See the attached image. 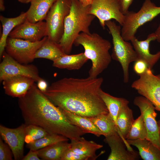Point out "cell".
Listing matches in <instances>:
<instances>
[{
  "instance_id": "1",
  "label": "cell",
  "mask_w": 160,
  "mask_h": 160,
  "mask_svg": "<svg viewBox=\"0 0 160 160\" xmlns=\"http://www.w3.org/2000/svg\"><path fill=\"white\" fill-rule=\"evenodd\" d=\"M102 77L64 78L42 92L55 105L76 115L90 118L109 113L99 92Z\"/></svg>"
},
{
  "instance_id": "2",
  "label": "cell",
  "mask_w": 160,
  "mask_h": 160,
  "mask_svg": "<svg viewBox=\"0 0 160 160\" xmlns=\"http://www.w3.org/2000/svg\"><path fill=\"white\" fill-rule=\"evenodd\" d=\"M18 105L26 124H33L50 134L76 140L85 134L72 124L62 110L54 105L35 83L23 96L18 98Z\"/></svg>"
},
{
  "instance_id": "3",
  "label": "cell",
  "mask_w": 160,
  "mask_h": 160,
  "mask_svg": "<svg viewBox=\"0 0 160 160\" xmlns=\"http://www.w3.org/2000/svg\"><path fill=\"white\" fill-rule=\"evenodd\" d=\"M74 44L82 45L84 54L92 63L89 71V77H97L109 66L112 57L109 50L112 45L108 40L96 33H81L75 40Z\"/></svg>"
},
{
  "instance_id": "4",
  "label": "cell",
  "mask_w": 160,
  "mask_h": 160,
  "mask_svg": "<svg viewBox=\"0 0 160 160\" xmlns=\"http://www.w3.org/2000/svg\"><path fill=\"white\" fill-rule=\"evenodd\" d=\"M71 0V10L65 19L64 32L59 43L66 54L71 53L80 32L90 33L89 27L95 17L89 12L90 5L84 7L78 0Z\"/></svg>"
},
{
  "instance_id": "5",
  "label": "cell",
  "mask_w": 160,
  "mask_h": 160,
  "mask_svg": "<svg viewBox=\"0 0 160 160\" xmlns=\"http://www.w3.org/2000/svg\"><path fill=\"white\" fill-rule=\"evenodd\" d=\"M105 24L112 38L113 47L112 58L121 64L123 71L124 82L127 83L129 80V65L132 62L139 60L138 55L132 44L122 38L120 25L111 20L106 21Z\"/></svg>"
},
{
  "instance_id": "6",
  "label": "cell",
  "mask_w": 160,
  "mask_h": 160,
  "mask_svg": "<svg viewBox=\"0 0 160 160\" xmlns=\"http://www.w3.org/2000/svg\"><path fill=\"white\" fill-rule=\"evenodd\" d=\"M160 14V7H157L151 0H144L137 12L129 11L124 15L125 18L121 29L123 39L129 41L134 37L138 28L153 20Z\"/></svg>"
},
{
  "instance_id": "7",
  "label": "cell",
  "mask_w": 160,
  "mask_h": 160,
  "mask_svg": "<svg viewBox=\"0 0 160 160\" xmlns=\"http://www.w3.org/2000/svg\"><path fill=\"white\" fill-rule=\"evenodd\" d=\"M71 4V0H57L50 9L45 19L49 39L59 43L64 32V20Z\"/></svg>"
},
{
  "instance_id": "8",
  "label": "cell",
  "mask_w": 160,
  "mask_h": 160,
  "mask_svg": "<svg viewBox=\"0 0 160 160\" xmlns=\"http://www.w3.org/2000/svg\"><path fill=\"white\" fill-rule=\"evenodd\" d=\"M47 38V36L36 42L8 37L5 51L18 62L27 64L35 59V54Z\"/></svg>"
},
{
  "instance_id": "9",
  "label": "cell",
  "mask_w": 160,
  "mask_h": 160,
  "mask_svg": "<svg viewBox=\"0 0 160 160\" xmlns=\"http://www.w3.org/2000/svg\"><path fill=\"white\" fill-rule=\"evenodd\" d=\"M132 84V87L149 100L160 112V74L154 75L148 68Z\"/></svg>"
},
{
  "instance_id": "10",
  "label": "cell",
  "mask_w": 160,
  "mask_h": 160,
  "mask_svg": "<svg viewBox=\"0 0 160 160\" xmlns=\"http://www.w3.org/2000/svg\"><path fill=\"white\" fill-rule=\"evenodd\" d=\"M0 64V80L17 76H23L33 79L35 81L42 79L39 76L37 67L32 64L20 63L9 55L5 51L3 54Z\"/></svg>"
},
{
  "instance_id": "11",
  "label": "cell",
  "mask_w": 160,
  "mask_h": 160,
  "mask_svg": "<svg viewBox=\"0 0 160 160\" xmlns=\"http://www.w3.org/2000/svg\"><path fill=\"white\" fill-rule=\"evenodd\" d=\"M89 12L98 18L103 29L105 22L112 19L121 26L124 23L125 16L121 11L118 0H93Z\"/></svg>"
},
{
  "instance_id": "12",
  "label": "cell",
  "mask_w": 160,
  "mask_h": 160,
  "mask_svg": "<svg viewBox=\"0 0 160 160\" xmlns=\"http://www.w3.org/2000/svg\"><path fill=\"white\" fill-rule=\"evenodd\" d=\"M134 103L139 108L143 116L147 132L146 139L160 149V135L156 119L157 113L154 105L149 100L142 96L135 97Z\"/></svg>"
},
{
  "instance_id": "13",
  "label": "cell",
  "mask_w": 160,
  "mask_h": 160,
  "mask_svg": "<svg viewBox=\"0 0 160 160\" xmlns=\"http://www.w3.org/2000/svg\"><path fill=\"white\" fill-rule=\"evenodd\" d=\"M70 144L61 160H95L99 156L96 155V151L103 147L102 145L93 141H87L82 137L71 141Z\"/></svg>"
},
{
  "instance_id": "14",
  "label": "cell",
  "mask_w": 160,
  "mask_h": 160,
  "mask_svg": "<svg viewBox=\"0 0 160 160\" xmlns=\"http://www.w3.org/2000/svg\"><path fill=\"white\" fill-rule=\"evenodd\" d=\"M25 125L22 124L15 128L0 125V137L11 148L15 160H22L24 157Z\"/></svg>"
},
{
  "instance_id": "15",
  "label": "cell",
  "mask_w": 160,
  "mask_h": 160,
  "mask_svg": "<svg viewBox=\"0 0 160 160\" xmlns=\"http://www.w3.org/2000/svg\"><path fill=\"white\" fill-rule=\"evenodd\" d=\"M46 36L47 29L45 21H40L32 23L26 19L23 23L15 27L8 37L36 42Z\"/></svg>"
},
{
  "instance_id": "16",
  "label": "cell",
  "mask_w": 160,
  "mask_h": 160,
  "mask_svg": "<svg viewBox=\"0 0 160 160\" xmlns=\"http://www.w3.org/2000/svg\"><path fill=\"white\" fill-rule=\"evenodd\" d=\"M109 146L111 153L108 160H135L137 159L138 153L118 134L105 137L104 140Z\"/></svg>"
},
{
  "instance_id": "17",
  "label": "cell",
  "mask_w": 160,
  "mask_h": 160,
  "mask_svg": "<svg viewBox=\"0 0 160 160\" xmlns=\"http://www.w3.org/2000/svg\"><path fill=\"white\" fill-rule=\"evenodd\" d=\"M35 82L31 78L17 76L3 80L2 84L5 94L12 97L19 98L26 94Z\"/></svg>"
},
{
  "instance_id": "18",
  "label": "cell",
  "mask_w": 160,
  "mask_h": 160,
  "mask_svg": "<svg viewBox=\"0 0 160 160\" xmlns=\"http://www.w3.org/2000/svg\"><path fill=\"white\" fill-rule=\"evenodd\" d=\"M156 40V35L155 33H153L149 34L144 40L139 41L135 36L130 41L138 55L139 59L145 61L148 68L151 69L160 58V51L152 54L150 53L149 50L151 42Z\"/></svg>"
},
{
  "instance_id": "19",
  "label": "cell",
  "mask_w": 160,
  "mask_h": 160,
  "mask_svg": "<svg viewBox=\"0 0 160 160\" xmlns=\"http://www.w3.org/2000/svg\"><path fill=\"white\" fill-rule=\"evenodd\" d=\"M57 0H32L26 12V20L35 23L45 20L50 9Z\"/></svg>"
},
{
  "instance_id": "20",
  "label": "cell",
  "mask_w": 160,
  "mask_h": 160,
  "mask_svg": "<svg viewBox=\"0 0 160 160\" xmlns=\"http://www.w3.org/2000/svg\"><path fill=\"white\" fill-rule=\"evenodd\" d=\"M26 19V12H22L18 16L12 18L0 16L2 31L0 39V57L1 58L5 50L7 41L10 33L17 25L24 22Z\"/></svg>"
},
{
  "instance_id": "21",
  "label": "cell",
  "mask_w": 160,
  "mask_h": 160,
  "mask_svg": "<svg viewBox=\"0 0 160 160\" xmlns=\"http://www.w3.org/2000/svg\"><path fill=\"white\" fill-rule=\"evenodd\" d=\"M127 143L136 147L144 160H160V149L146 139L126 140Z\"/></svg>"
},
{
  "instance_id": "22",
  "label": "cell",
  "mask_w": 160,
  "mask_h": 160,
  "mask_svg": "<svg viewBox=\"0 0 160 160\" xmlns=\"http://www.w3.org/2000/svg\"><path fill=\"white\" fill-rule=\"evenodd\" d=\"M88 60L84 52L72 55L65 54L53 61L52 65L60 69L78 70Z\"/></svg>"
},
{
  "instance_id": "23",
  "label": "cell",
  "mask_w": 160,
  "mask_h": 160,
  "mask_svg": "<svg viewBox=\"0 0 160 160\" xmlns=\"http://www.w3.org/2000/svg\"><path fill=\"white\" fill-rule=\"evenodd\" d=\"M129 102L123 104L120 108L117 118L118 133L124 140H126L134 121L133 111L129 107Z\"/></svg>"
},
{
  "instance_id": "24",
  "label": "cell",
  "mask_w": 160,
  "mask_h": 160,
  "mask_svg": "<svg viewBox=\"0 0 160 160\" xmlns=\"http://www.w3.org/2000/svg\"><path fill=\"white\" fill-rule=\"evenodd\" d=\"M68 141H60L37 150L39 157L44 160H61L70 146Z\"/></svg>"
},
{
  "instance_id": "25",
  "label": "cell",
  "mask_w": 160,
  "mask_h": 160,
  "mask_svg": "<svg viewBox=\"0 0 160 160\" xmlns=\"http://www.w3.org/2000/svg\"><path fill=\"white\" fill-rule=\"evenodd\" d=\"M61 109L71 123L79 128L85 134L91 133L98 137L103 135L102 132L88 118Z\"/></svg>"
},
{
  "instance_id": "26",
  "label": "cell",
  "mask_w": 160,
  "mask_h": 160,
  "mask_svg": "<svg viewBox=\"0 0 160 160\" xmlns=\"http://www.w3.org/2000/svg\"><path fill=\"white\" fill-rule=\"evenodd\" d=\"M65 54L60 43L51 40L47 37L36 51L35 58H45L53 61Z\"/></svg>"
},
{
  "instance_id": "27",
  "label": "cell",
  "mask_w": 160,
  "mask_h": 160,
  "mask_svg": "<svg viewBox=\"0 0 160 160\" xmlns=\"http://www.w3.org/2000/svg\"><path fill=\"white\" fill-rule=\"evenodd\" d=\"M88 118L102 132L105 137L118 133L116 125L109 113Z\"/></svg>"
},
{
  "instance_id": "28",
  "label": "cell",
  "mask_w": 160,
  "mask_h": 160,
  "mask_svg": "<svg viewBox=\"0 0 160 160\" xmlns=\"http://www.w3.org/2000/svg\"><path fill=\"white\" fill-rule=\"evenodd\" d=\"M99 94L116 125L117 118L119 111L122 106L129 101L124 98L113 96L104 92L101 89Z\"/></svg>"
},
{
  "instance_id": "29",
  "label": "cell",
  "mask_w": 160,
  "mask_h": 160,
  "mask_svg": "<svg viewBox=\"0 0 160 160\" xmlns=\"http://www.w3.org/2000/svg\"><path fill=\"white\" fill-rule=\"evenodd\" d=\"M69 139L64 136L58 134H48L33 142L27 144L26 147L34 151L45 147L53 144Z\"/></svg>"
},
{
  "instance_id": "30",
  "label": "cell",
  "mask_w": 160,
  "mask_h": 160,
  "mask_svg": "<svg viewBox=\"0 0 160 160\" xmlns=\"http://www.w3.org/2000/svg\"><path fill=\"white\" fill-rule=\"evenodd\" d=\"M147 132L142 115L133 121L126 140L146 139Z\"/></svg>"
},
{
  "instance_id": "31",
  "label": "cell",
  "mask_w": 160,
  "mask_h": 160,
  "mask_svg": "<svg viewBox=\"0 0 160 160\" xmlns=\"http://www.w3.org/2000/svg\"><path fill=\"white\" fill-rule=\"evenodd\" d=\"M25 125V143L26 144L33 142L49 134L44 129L39 126L33 124Z\"/></svg>"
},
{
  "instance_id": "32",
  "label": "cell",
  "mask_w": 160,
  "mask_h": 160,
  "mask_svg": "<svg viewBox=\"0 0 160 160\" xmlns=\"http://www.w3.org/2000/svg\"><path fill=\"white\" fill-rule=\"evenodd\" d=\"M12 151L9 146L0 138V160H13Z\"/></svg>"
},
{
  "instance_id": "33",
  "label": "cell",
  "mask_w": 160,
  "mask_h": 160,
  "mask_svg": "<svg viewBox=\"0 0 160 160\" xmlns=\"http://www.w3.org/2000/svg\"><path fill=\"white\" fill-rule=\"evenodd\" d=\"M148 68L146 63L141 59L135 61L133 66L135 72L139 76L144 73Z\"/></svg>"
},
{
  "instance_id": "34",
  "label": "cell",
  "mask_w": 160,
  "mask_h": 160,
  "mask_svg": "<svg viewBox=\"0 0 160 160\" xmlns=\"http://www.w3.org/2000/svg\"><path fill=\"white\" fill-rule=\"evenodd\" d=\"M120 5L121 10L124 15L129 11V9L133 0H118Z\"/></svg>"
},
{
  "instance_id": "35",
  "label": "cell",
  "mask_w": 160,
  "mask_h": 160,
  "mask_svg": "<svg viewBox=\"0 0 160 160\" xmlns=\"http://www.w3.org/2000/svg\"><path fill=\"white\" fill-rule=\"evenodd\" d=\"M22 160H41L39 157L37 151H34L30 149L28 153L24 156Z\"/></svg>"
},
{
  "instance_id": "36",
  "label": "cell",
  "mask_w": 160,
  "mask_h": 160,
  "mask_svg": "<svg viewBox=\"0 0 160 160\" xmlns=\"http://www.w3.org/2000/svg\"><path fill=\"white\" fill-rule=\"evenodd\" d=\"M37 85L39 89L42 92L45 91L48 87L47 82L43 79L37 81Z\"/></svg>"
},
{
  "instance_id": "37",
  "label": "cell",
  "mask_w": 160,
  "mask_h": 160,
  "mask_svg": "<svg viewBox=\"0 0 160 160\" xmlns=\"http://www.w3.org/2000/svg\"><path fill=\"white\" fill-rule=\"evenodd\" d=\"M81 4L84 7L90 5L93 0H78Z\"/></svg>"
},
{
  "instance_id": "38",
  "label": "cell",
  "mask_w": 160,
  "mask_h": 160,
  "mask_svg": "<svg viewBox=\"0 0 160 160\" xmlns=\"http://www.w3.org/2000/svg\"><path fill=\"white\" fill-rule=\"evenodd\" d=\"M154 33L156 36V40L160 43V23Z\"/></svg>"
},
{
  "instance_id": "39",
  "label": "cell",
  "mask_w": 160,
  "mask_h": 160,
  "mask_svg": "<svg viewBox=\"0 0 160 160\" xmlns=\"http://www.w3.org/2000/svg\"><path fill=\"white\" fill-rule=\"evenodd\" d=\"M5 7L4 0H0V10L3 12L5 10Z\"/></svg>"
},
{
  "instance_id": "40",
  "label": "cell",
  "mask_w": 160,
  "mask_h": 160,
  "mask_svg": "<svg viewBox=\"0 0 160 160\" xmlns=\"http://www.w3.org/2000/svg\"><path fill=\"white\" fill-rule=\"evenodd\" d=\"M19 2L23 4L30 3L32 0H17Z\"/></svg>"
},
{
  "instance_id": "41",
  "label": "cell",
  "mask_w": 160,
  "mask_h": 160,
  "mask_svg": "<svg viewBox=\"0 0 160 160\" xmlns=\"http://www.w3.org/2000/svg\"><path fill=\"white\" fill-rule=\"evenodd\" d=\"M157 124L159 128V133L160 135V120H159L157 121Z\"/></svg>"
}]
</instances>
